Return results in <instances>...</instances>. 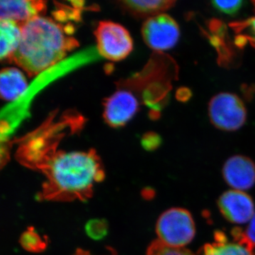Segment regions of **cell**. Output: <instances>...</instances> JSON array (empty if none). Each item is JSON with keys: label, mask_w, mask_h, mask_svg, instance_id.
<instances>
[{"label": "cell", "mask_w": 255, "mask_h": 255, "mask_svg": "<svg viewBox=\"0 0 255 255\" xmlns=\"http://www.w3.org/2000/svg\"><path fill=\"white\" fill-rule=\"evenodd\" d=\"M175 3V1L172 0H125L119 1L121 6L132 16L147 18L162 14V11L170 9Z\"/></svg>", "instance_id": "cell-13"}, {"label": "cell", "mask_w": 255, "mask_h": 255, "mask_svg": "<svg viewBox=\"0 0 255 255\" xmlns=\"http://www.w3.org/2000/svg\"><path fill=\"white\" fill-rule=\"evenodd\" d=\"M28 82L22 72L17 68H6L0 73V94L3 100L14 102L28 90Z\"/></svg>", "instance_id": "cell-11"}, {"label": "cell", "mask_w": 255, "mask_h": 255, "mask_svg": "<svg viewBox=\"0 0 255 255\" xmlns=\"http://www.w3.org/2000/svg\"><path fill=\"white\" fill-rule=\"evenodd\" d=\"M63 124L43 125L36 130L35 167L48 177L43 188L46 199H87L91 196L94 183L105 177L100 159L93 150H57L58 132Z\"/></svg>", "instance_id": "cell-1"}, {"label": "cell", "mask_w": 255, "mask_h": 255, "mask_svg": "<svg viewBox=\"0 0 255 255\" xmlns=\"http://www.w3.org/2000/svg\"><path fill=\"white\" fill-rule=\"evenodd\" d=\"M233 241L221 231L214 233V242L208 243L201 250V255H255V248L247 239L244 231L239 228L231 231Z\"/></svg>", "instance_id": "cell-8"}, {"label": "cell", "mask_w": 255, "mask_h": 255, "mask_svg": "<svg viewBox=\"0 0 255 255\" xmlns=\"http://www.w3.org/2000/svg\"><path fill=\"white\" fill-rule=\"evenodd\" d=\"M218 206L225 219L236 224L248 223L255 214L251 196L236 189L223 193L218 200Z\"/></svg>", "instance_id": "cell-7"}, {"label": "cell", "mask_w": 255, "mask_h": 255, "mask_svg": "<svg viewBox=\"0 0 255 255\" xmlns=\"http://www.w3.org/2000/svg\"><path fill=\"white\" fill-rule=\"evenodd\" d=\"M212 6L215 9L223 14L235 16L239 12L240 10L244 4V1L242 0L235 1H212Z\"/></svg>", "instance_id": "cell-18"}, {"label": "cell", "mask_w": 255, "mask_h": 255, "mask_svg": "<svg viewBox=\"0 0 255 255\" xmlns=\"http://www.w3.org/2000/svg\"><path fill=\"white\" fill-rule=\"evenodd\" d=\"M156 232L159 241L172 248H182L194 239L196 226L192 216L187 210L173 208L159 216Z\"/></svg>", "instance_id": "cell-3"}, {"label": "cell", "mask_w": 255, "mask_h": 255, "mask_svg": "<svg viewBox=\"0 0 255 255\" xmlns=\"http://www.w3.org/2000/svg\"><path fill=\"white\" fill-rule=\"evenodd\" d=\"M70 30L41 15L28 20L21 24V41L11 61L31 76L52 68L79 46Z\"/></svg>", "instance_id": "cell-2"}, {"label": "cell", "mask_w": 255, "mask_h": 255, "mask_svg": "<svg viewBox=\"0 0 255 255\" xmlns=\"http://www.w3.org/2000/svg\"><path fill=\"white\" fill-rule=\"evenodd\" d=\"M147 255H195L184 248H172L157 240L149 246Z\"/></svg>", "instance_id": "cell-15"}, {"label": "cell", "mask_w": 255, "mask_h": 255, "mask_svg": "<svg viewBox=\"0 0 255 255\" xmlns=\"http://www.w3.org/2000/svg\"><path fill=\"white\" fill-rule=\"evenodd\" d=\"M225 181L236 190H247L255 184V164L249 157L235 155L225 162L222 171Z\"/></svg>", "instance_id": "cell-9"}, {"label": "cell", "mask_w": 255, "mask_h": 255, "mask_svg": "<svg viewBox=\"0 0 255 255\" xmlns=\"http://www.w3.org/2000/svg\"><path fill=\"white\" fill-rule=\"evenodd\" d=\"M46 1L41 0L36 1H0V17L1 19H9L20 24L26 22L28 20L41 16L46 10Z\"/></svg>", "instance_id": "cell-10"}, {"label": "cell", "mask_w": 255, "mask_h": 255, "mask_svg": "<svg viewBox=\"0 0 255 255\" xmlns=\"http://www.w3.org/2000/svg\"><path fill=\"white\" fill-rule=\"evenodd\" d=\"M244 234L252 246L255 248V212L250 221L249 226L247 228L246 231H244Z\"/></svg>", "instance_id": "cell-20"}, {"label": "cell", "mask_w": 255, "mask_h": 255, "mask_svg": "<svg viewBox=\"0 0 255 255\" xmlns=\"http://www.w3.org/2000/svg\"><path fill=\"white\" fill-rule=\"evenodd\" d=\"M253 4H254V6H255V1H253Z\"/></svg>", "instance_id": "cell-22"}, {"label": "cell", "mask_w": 255, "mask_h": 255, "mask_svg": "<svg viewBox=\"0 0 255 255\" xmlns=\"http://www.w3.org/2000/svg\"><path fill=\"white\" fill-rule=\"evenodd\" d=\"M85 230L87 235L92 239L100 240L107 234L108 225L104 220H92L87 223Z\"/></svg>", "instance_id": "cell-17"}, {"label": "cell", "mask_w": 255, "mask_h": 255, "mask_svg": "<svg viewBox=\"0 0 255 255\" xmlns=\"http://www.w3.org/2000/svg\"><path fill=\"white\" fill-rule=\"evenodd\" d=\"M231 26L237 33L236 41L238 46L249 41L255 48V17L231 23Z\"/></svg>", "instance_id": "cell-14"}, {"label": "cell", "mask_w": 255, "mask_h": 255, "mask_svg": "<svg viewBox=\"0 0 255 255\" xmlns=\"http://www.w3.org/2000/svg\"><path fill=\"white\" fill-rule=\"evenodd\" d=\"M95 36L99 54L111 61L125 59L133 48L131 36L127 28L113 21H100Z\"/></svg>", "instance_id": "cell-4"}, {"label": "cell", "mask_w": 255, "mask_h": 255, "mask_svg": "<svg viewBox=\"0 0 255 255\" xmlns=\"http://www.w3.org/2000/svg\"><path fill=\"white\" fill-rule=\"evenodd\" d=\"M192 97V92L187 87H180L176 92V98L181 102H187Z\"/></svg>", "instance_id": "cell-21"}, {"label": "cell", "mask_w": 255, "mask_h": 255, "mask_svg": "<svg viewBox=\"0 0 255 255\" xmlns=\"http://www.w3.org/2000/svg\"><path fill=\"white\" fill-rule=\"evenodd\" d=\"M161 142H162V140H161L160 137L158 135L155 133H150L144 139L143 145L147 150H152L158 147Z\"/></svg>", "instance_id": "cell-19"}, {"label": "cell", "mask_w": 255, "mask_h": 255, "mask_svg": "<svg viewBox=\"0 0 255 255\" xmlns=\"http://www.w3.org/2000/svg\"><path fill=\"white\" fill-rule=\"evenodd\" d=\"M142 36L151 49L164 51L177 45L180 28L172 16L160 14L146 19L142 26Z\"/></svg>", "instance_id": "cell-6"}, {"label": "cell", "mask_w": 255, "mask_h": 255, "mask_svg": "<svg viewBox=\"0 0 255 255\" xmlns=\"http://www.w3.org/2000/svg\"><path fill=\"white\" fill-rule=\"evenodd\" d=\"M209 115L215 127L226 131L238 130L247 120V110L243 101L229 92L218 94L211 99Z\"/></svg>", "instance_id": "cell-5"}, {"label": "cell", "mask_w": 255, "mask_h": 255, "mask_svg": "<svg viewBox=\"0 0 255 255\" xmlns=\"http://www.w3.org/2000/svg\"><path fill=\"white\" fill-rule=\"evenodd\" d=\"M21 243L25 249L31 252H40L46 248V242L38 233L30 231L25 232L21 238Z\"/></svg>", "instance_id": "cell-16"}, {"label": "cell", "mask_w": 255, "mask_h": 255, "mask_svg": "<svg viewBox=\"0 0 255 255\" xmlns=\"http://www.w3.org/2000/svg\"><path fill=\"white\" fill-rule=\"evenodd\" d=\"M0 58L11 61L21 37V24L9 19L0 21Z\"/></svg>", "instance_id": "cell-12"}]
</instances>
